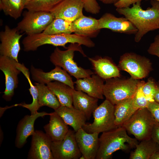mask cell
<instances>
[{
	"label": "cell",
	"mask_w": 159,
	"mask_h": 159,
	"mask_svg": "<svg viewBox=\"0 0 159 159\" xmlns=\"http://www.w3.org/2000/svg\"><path fill=\"white\" fill-rule=\"evenodd\" d=\"M51 113L45 112H38L31 115H26L19 122L16 129L15 141V146L18 148H22L27 142L26 140L35 132L34 123L36 120L40 117L49 115Z\"/></svg>",
	"instance_id": "cell-17"
},
{
	"label": "cell",
	"mask_w": 159,
	"mask_h": 159,
	"mask_svg": "<svg viewBox=\"0 0 159 159\" xmlns=\"http://www.w3.org/2000/svg\"><path fill=\"white\" fill-rule=\"evenodd\" d=\"M154 100L159 104V80L156 82L155 90L154 95Z\"/></svg>",
	"instance_id": "cell-40"
},
{
	"label": "cell",
	"mask_w": 159,
	"mask_h": 159,
	"mask_svg": "<svg viewBox=\"0 0 159 159\" xmlns=\"http://www.w3.org/2000/svg\"><path fill=\"white\" fill-rule=\"evenodd\" d=\"M47 85L56 96L61 105L68 107L73 106L72 95L74 89L57 81L51 82Z\"/></svg>",
	"instance_id": "cell-25"
},
{
	"label": "cell",
	"mask_w": 159,
	"mask_h": 159,
	"mask_svg": "<svg viewBox=\"0 0 159 159\" xmlns=\"http://www.w3.org/2000/svg\"><path fill=\"white\" fill-rule=\"evenodd\" d=\"M73 32L89 37L96 36L100 30L98 19L83 14L72 22Z\"/></svg>",
	"instance_id": "cell-24"
},
{
	"label": "cell",
	"mask_w": 159,
	"mask_h": 159,
	"mask_svg": "<svg viewBox=\"0 0 159 159\" xmlns=\"http://www.w3.org/2000/svg\"><path fill=\"white\" fill-rule=\"evenodd\" d=\"M145 82L140 81L133 97V102L134 107L138 110L140 109L147 108L149 102L142 91V87Z\"/></svg>",
	"instance_id": "cell-33"
},
{
	"label": "cell",
	"mask_w": 159,
	"mask_h": 159,
	"mask_svg": "<svg viewBox=\"0 0 159 159\" xmlns=\"http://www.w3.org/2000/svg\"><path fill=\"white\" fill-rule=\"evenodd\" d=\"M137 110L134 105L133 97L115 105L116 126H122Z\"/></svg>",
	"instance_id": "cell-27"
},
{
	"label": "cell",
	"mask_w": 159,
	"mask_h": 159,
	"mask_svg": "<svg viewBox=\"0 0 159 159\" xmlns=\"http://www.w3.org/2000/svg\"><path fill=\"white\" fill-rule=\"evenodd\" d=\"M23 36L16 28L11 29L6 25L0 32V54L19 62L18 56L21 49L20 40Z\"/></svg>",
	"instance_id": "cell-12"
},
{
	"label": "cell",
	"mask_w": 159,
	"mask_h": 159,
	"mask_svg": "<svg viewBox=\"0 0 159 159\" xmlns=\"http://www.w3.org/2000/svg\"><path fill=\"white\" fill-rule=\"evenodd\" d=\"M32 0H24V3L25 6L29 3L31 1H32Z\"/></svg>",
	"instance_id": "cell-43"
},
{
	"label": "cell",
	"mask_w": 159,
	"mask_h": 159,
	"mask_svg": "<svg viewBox=\"0 0 159 159\" xmlns=\"http://www.w3.org/2000/svg\"><path fill=\"white\" fill-rule=\"evenodd\" d=\"M81 0H64L50 11L54 18L62 19L72 22L83 15Z\"/></svg>",
	"instance_id": "cell-18"
},
{
	"label": "cell",
	"mask_w": 159,
	"mask_h": 159,
	"mask_svg": "<svg viewBox=\"0 0 159 159\" xmlns=\"http://www.w3.org/2000/svg\"><path fill=\"white\" fill-rule=\"evenodd\" d=\"M16 64L17 67L21 71L28 80L30 85L29 90L32 98V101L31 104H27L24 103L16 104V105L22 106L28 109L30 111L31 114L33 115L36 113L40 107L38 102L37 89L32 82L30 77L29 69L23 63L21 64L16 62Z\"/></svg>",
	"instance_id": "cell-28"
},
{
	"label": "cell",
	"mask_w": 159,
	"mask_h": 159,
	"mask_svg": "<svg viewBox=\"0 0 159 159\" xmlns=\"http://www.w3.org/2000/svg\"><path fill=\"white\" fill-rule=\"evenodd\" d=\"M52 142L46 133L40 130H35L32 135L27 159H54L51 149Z\"/></svg>",
	"instance_id": "cell-13"
},
{
	"label": "cell",
	"mask_w": 159,
	"mask_h": 159,
	"mask_svg": "<svg viewBox=\"0 0 159 159\" xmlns=\"http://www.w3.org/2000/svg\"><path fill=\"white\" fill-rule=\"evenodd\" d=\"M54 18L50 12L28 11L17 24L16 28L27 35L40 33L45 29Z\"/></svg>",
	"instance_id": "cell-9"
},
{
	"label": "cell",
	"mask_w": 159,
	"mask_h": 159,
	"mask_svg": "<svg viewBox=\"0 0 159 159\" xmlns=\"http://www.w3.org/2000/svg\"><path fill=\"white\" fill-rule=\"evenodd\" d=\"M123 126L103 132L99 138V146L96 159H109L119 150L128 152L138 143L135 138L130 137Z\"/></svg>",
	"instance_id": "cell-2"
},
{
	"label": "cell",
	"mask_w": 159,
	"mask_h": 159,
	"mask_svg": "<svg viewBox=\"0 0 159 159\" xmlns=\"http://www.w3.org/2000/svg\"><path fill=\"white\" fill-rule=\"evenodd\" d=\"M64 0H32L24 7L30 11L50 12L51 10Z\"/></svg>",
	"instance_id": "cell-32"
},
{
	"label": "cell",
	"mask_w": 159,
	"mask_h": 159,
	"mask_svg": "<svg viewBox=\"0 0 159 159\" xmlns=\"http://www.w3.org/2000/svg\"><path fill=\"white\" fill-rule=\"evenodd\" d=\"M59 115L75 132L82 128L86 123L87 118L81 111L73 106L68 107L61 105L54 111Z\"/></svg>",
	"instance_id": "cell-22"
},
{
	"label": "cell",
	"mask_w": 159,
	"mask_h": 159,
	"mask_svg": "<svg viewBox=\"0 0 159 159\" xmlns=\"http://www.w3.org/2000/svg\"><path fill=\"white\" fill-rule=\"evenodd\" d=\"M148 52L149 54L159 58V34L155 37L153 42L150 44L148 49Z\"/></svg>",
	"instance_id": "cell-37"
},
{
	"label": "cell",
	"mask_w": 159,
	"mask_h": 159,
	"mask_svg": "<svg viewBox=\"0 0 159 159\" xmlns=\"http://www.w3.org/2000/svg\"><path fill=\"white\" fill-rule=\"evenodd\" d=\"M49 123L44 126L46 134L52 141L62 140L69 130L68 125L54 111L51 113Z\"/></svg>",
	"instance_id": "cell-21"
},
{
	"label": "cell",
	"mask_w": 159,
	"mask_h": 159,
	"mask_svg": "<svg viewBox=\"0 0 159 159\" xmlns=\"http://www.w3.org/2000/svg\"><path fill=\"white\" fill-rule=\"evenodd\" d=\"M22 42L25 52L36 51L40 46L47 44L61 46L66 49V45L68 43H77L90 48L93 44V42L90 38L75 33L50 34L41 33L27 35Z\"/></svg>",
	"instance_id": "cell-3"
},
{
	"label": "cell",
	"mask_w": 159,
	"mask_h": 159,
	"mask_svg": "<svg viewBox=\"0 0 159 159\" xmlns=\"http://www.w3.org/2000/svg\"><path fill=\"white\" fill-rule=\"evenodd\" d=\"M81 45L77 43H70L64 50L56 47L50 56V61L55 66L60 67L77 80L90 77L94 72L90 69L79 66L74 60L75 51L86 56Z\"/></svg>",
	"instance_id": "cell-4"
},
{
	"label": "cell",
	"mask_w": 159,
	"mask_h": 159,
	"mask_svg": "<svg viewBox=\"0 0 159 159\" xmlns=\"http://www.w3.org/2000/svg\"><path fill=\"white\" fill-rule=\"evenodd\" d=\"M150 3L151 7L146 10L142 9L141 2L133 4L131 7L116 8L119 14L123 15L137 29L134 38L136 42L150 31L159 29V2L153 0Z\"/></svg>",
	"instance_id": "cell-1"
},
{
	"label": "cell",
	"mask_w": 159,
	"mask_h": 159,
	"mask_svg": "<svg viewBox=\"0 0 159 159\" xmlns=\"http://www.w3.org/2000/svg\"><path fill=\"white\" fill-rule=\"evenodd\" d=\"M140 80L130 77L127 79L115 77L106 80L103 94L106 99L115 105L133 97Z\"/></svg>",
	"instance_id": "cell-5"
},
{
	"label": "cell",
	"mask_w": 159,
	"mask_h": 159,
	"mask_svg": "<svg viewBox=\"0 0 159 159\" xmlns=\"http://www.w3.org/2000/svg\"><path fill=\"white\" fill-rule=\"evenodd\" d=\"M147 108L156 122L159 123V104L155 101L149 102Z\"/></svg>",
	"instance_id": "cell-36"
},
{
	"label": "cell",
	"mask_w": 159,
	"mask_h": 159,
	"mask_svg": "<svg viewBox=\"0 0 159 159\" xmlns=\"http://www.w3.org/2000/svg\"><path fill=\"white\" fill-rule=\"evenodd\" d=\"M83 2L84 9L87 12L93 14L99 13L101 8L97 0H81Z\"/></svg>",
	"instance_id": "cell-35"
},
{
	"label": "cell",
	"mask_w": 159,
	"mask_h": 159,
	"mask_svg": "<svg viewBox=\"0 0 159 159\" xmlns=\"http://www.w3.org/2000/svg\"><path fill=\"white\" fill-rule=\"evenodd\" d=\"M72 98L73 106L82 112L87 120H89L93 112L98 106L99 99L75 89L73 90Z\"/></svg>",
	"instance_id": "cell-23"
},
{
	"label": "cell",
	"mask_w": 159,
	"mask_h": 159,
	"mask_svg": "<svg viewBox=\"0 0 159 159\" xmlns=\"http://www.w3.org/2000/svg\"><path fill=\"white\" fill-rule=\"evenodd\" d=\"M16 61L9 57L0 55V69L4 73L5 88L2 97L10 101L14 95V90L18 86V75L21 71L17 67Z\"/></svg>",
	"instance_id": "cell-11"
},
{
	"label": "cell",
	"mask_w": 159,
	"mask_h": 159,
	"mask_svg": "<svg viewBox=\"0 0 159 159\" xmlns=\"http://www.w3.org/2000/svg\"><path fill=\"white\" fill-rule=\"evenodd\" d=\"M34 85L38 90V102L40 107L47 106L54 110L61 106L56 96L47 85L37 82Z\"/></svg>",
	"instance_id": "cell-29"
},
{
	"label": "cell",
	"mask_w": 159,
	"mask_h": 159,
	"mask_svg": "<svg viewBox=\"0 0 159 159\" xmlns=\"http://www.w3.org/2000/svg\"><path fill=\"white\" fill-rule=\"evenodd\" d=\"M159 150V145L151 138L140 141L136 146L134 151L130 154V159H150L151 156Z\"/></svg>",
	"instance_id": "cell-26"
},
{
	"label": "cell",
	"mask_w": 159,
	"mask_h": 159,
	"mask_svg": "<svg viewBox=\"0 0 159 159\" xmlns=\"http://www.w3.org/2000/svg\"><path fill=\"white\" fill-rule=\"evenodd\" d=\"M100 29L106 28L113 32L127 34H135L138 30L125 17H118L109 13H105L98 19Z\"/></svg>",
	"instance_id": "cell-16"
},
{
	"label": "cell",
	"mask_w": 159,
	"mask_h": 159,
	"mask_svg": "<svg viewBox=\"0 0 159 159\" xmlns=\"http://www.w3.org/2000/svg\"><path fill=\"white\" fill-rule=\"evenodd\" d=\"M114 112L115 105L106 99L93 112V122L86 123L82 128L89 133H99L117 127L115 124Z\"/></svg>",
	"instance_id": "cell-7"
},
{
	"label": "cell",
	"mask_w": 159,
	"mask_h": 159,
	"mask_svg": "<svg viewBox=\"0 0 159 159\" xmlns=\"http://www.w3.org/2000/svg\"><path fill=\"white\" fill-rule=\"evenodd\" d=\"M155 0V1H158L159 2V0Z\"/></svg>",
	"instance_id": "cell-45"
},
{
	"label": "cell",
	"mask_w": 159,
	"mask_h": 159,
	"mask_svg": "<svg viewBox=\"0 0 159 159\" xmlns=\"http://www.w3.org/2000/svg\"><path fill=\"white\" fill-rule=\"evenodd\" d=\"M96 74L105 80L120 77V70L109 58L101 57L88 58Z\"/></svg>",
	"instance_id": "cell-20"
},
{
	"label": "cell",
	"mask_w": 159,
	"mask_h": 159,
	"mask_svg": "<svg viewBox=\"0 0 159 159\" xmlns=\"http://www.w3.org/2000/svg\"><path fill=\"white\" fill-rule=\"evenodd\" d=\"M143 0H119L114 4L116 8H122L130 7L132 4L141 2Z\"/></svg>",
	"instance_id": "cell-38"
},
{
	"label": "cell",
	"mask_w": 159,
	"mask_h": 159,
	"mask_svg": "<svg viewBox=\"0 0 159 159\" xmlns=\"http://www.w3.org/2000/svg\"><path fill=\"white\" fill-rule=\"evenodd\" d=\"M75 131L69 129L62 140L52 141L51 149L54 159H78L82 155L75 137Z\"/></svg>",
	"instance_id": "cell-10"
},
{
	"label": "cell",
	"mask_w": 159,
	"mask_h": 159,
	"mask_svg": "<svg viewBox=\"0 0 159 159\" xmlns=\"http://www.w3.org/2000/svg\"><path fill=\"white\" fill-rule=\"evenodd\" d=\"M30 71L32 79L37 83L47 84L52 81H57L75 89L74 82L70 75L59 66H56L53 69L46 72L42 69L35 68L32 65Z\"/></svg>",
	"instance_id": "cell-14"
},
{
	"label": "cell",
	"mask_w": 159,
	"mask_h": 159,
	"mask_svg": "<svg viewBox=\"0 0 159 159\" xmlns=\"http://www.w3.org/2000/svg\"><path fill=\"white\" fill-rule=\"evenodd\" d=\"M80 159H85V157L82 155H81V156L79 158Z\"/></svg>",
	"instance_id": "cell-44"
},
{
	"label": "cell",
	"mask_w": 159,
	"mask_h": 159,
	"mask_svg": "<svg viewBox=\"0 0 159 159\" xmlns=\"http://www.w3.org/2000/svg\"><path fill=\"white\" fill-rule=\"evenodd\" d=\"M74 82L76 90L98 99L104 98V84L103 79L97 75L93 74L90 77L77 79Z\"/></svg>",
	"instance_id": "cell-19"
},
{
	"label": "cell",
	"mask_w": 159,
	"mask_h": 159,
	"mask_svg": "<svg viewBox=\"0 0 159 159\" xmlns=\"http://www.w3.org/2000/svg\"><path fill=\"white\" fill-rule=\"evenodd\" d=\"M151 138L159 145V123L156 122L152 131Z\"/></svg>",
	"instance_id": "cell-39"
},
{
	"label": "cell",
	"mask_w": 159,
	"mask_h": 159,
	"mask_svg": "<svg viewBox=\"0 0 159 159\" xmlns=\"http://www.w3.org/2000/svg\"><path fill=\"white\" fill-rule=\"evenodd\" d=\"M117 66L120 70L128 72L131 77L139 80L147 77L153 70L148 58L133 52L121 55Z\"/></svg>",
	"instance_id": "cell-8"
},
{
	"label": "cell",
	"mask_w": 159,
	"mask_h": 159,
	"mask_svg": "<svg viewBox=\"0 0 159 159\" xmlns=\"http://www.w3.org/2000/svg\"><path fill=\"white\" fill-rule=\"evenodd\" d=\"M105 4H115L119 0H97Z\"/></svg>",
	"instance_id": "cell-41"
},
{
	"label": "cell",
	"mask_w": 159,
	"mask_h": 159,
	"mask_svg": "<svg viewBox=\"0 0 159 159\" xmlns=\"http://www.w3.org/2000/svg\"><path fill=\"white\" fill-rule=\"evenodd\" d=\"M150 159H159V150L151 156Z\"/></svg>",
	"instance_id": "cell-42"
},
{
	"label": "cell",
	"mask_w": 159,
	"mask_h": 159,
	"mask_svg": "<svg viewBox=\"0 0 159 159\" xmlns=\"http://www.w3.org/2000/svg\"><path fill=\"white\" fill-rule=\"evenodd\" d=\"M73 32L72 22L59 18H54L42 32L45 34H71Z\"/></svg>",
	"instance_id": "cell-30"
},
{
	"label": "cell",
	"mask_w": 159,
	"mask_h": 159,
	"mask_svg": "<svg viewBox=\"0 0 159 159\" xmlns=\"http://www.w3.org/2000/svg\"><path fill=\"white\" fill-rule=\"evenodd\" d=\"M25 5L24 0H0V9L15 19L20 17Z\"/></svg>",
	"instance_id": "cell-31"
},
{
	"label": "cell",
	"mask_w": 159,
	"mask_h": 159,
	"mask_svg": "<svg viewBox=\"0 0 159 159\" xmlns=\"http://www.w3.org/2000/svg\"><path fill=\"white\" fill-rule=\"evenodd\" d=\"M99 134L97 132H87L82 127L75 132L78 147L85 159L96 158L99 146Z\"/></svg>",
	"instance_id": "cell-15"
},
{
	"label": "cell",
	"mask_w": 159,
	"mask_h": 159,
	"mask_svg": "<svg viewBox=\"0 0 159 159\" xmlns=\"http://www.w3.org/2000/svg\"><path fill=\"white\" fill-rule=\"evenodd\" d=\"M156 82L152 77H150L146 82H145L142 87V91L149 102L154 100V95L155 92Z\"/></svg>",
	"instance_id": "cell-34"
},
{
	"label": "cell",
	"mask_w": 159,
	"mask_h": 159,
	"mask_svg": "<svg viewBox=\"0 0 159 159\" xmlns=\"http://www.w3.org/2000/svg\"><path fill=\"white\" fill-rule=\"evenodd\" d=\"M156 121L147 108L137 110L122 125L127 131L140 141L151 138Z\"/></svg>",
	"instance_id": "cell-6"
}]
</instances>
